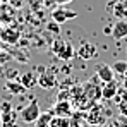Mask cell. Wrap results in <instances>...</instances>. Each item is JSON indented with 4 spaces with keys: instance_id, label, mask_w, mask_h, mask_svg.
I'll use <instances>...</instances> for the list:
<instances>
[{
    "instance_id": "27",
    "label": "cell",
    "mask_w": 127,
    "mask_h": 127,
    "mask_svg": "<svg viewBox=\"0 0 127 127\" xmlns=\"http://www.w3.org/2000/svg\"><path fill=\"white\" fill-rule=\"evenodd\" d=\"M124 89L127 91V77H126V81H124Z\"/></svg>"
},
{
    "instance_id": "8",
    "label": "cell",
    "mask_w": 127,
    "mask_h": 127,
    "mask_svg": "<svg viewBox=\"0 0 127 127\" xmlns=\"http://www.w3.org/2000/svg\"><path fill=\"white\" fill-rule=\"evenodd\" d=\"M96 77H98L101 83H110V81H113L115 72H113L112 65H108V64H100V65L96 67Z\"/></svg>"
},
{
    "instance_id": "14",
    "label": "cell",
    "mask_w": 127,
    "mask_h": 127,
    "mask_svg": "<svg viewBox=\"0 0 127 127\" xmlns=\"http://www.w3.org/2000/svg\"><path fill=\"white\" fill-rule=\"evenodd\" d=\"M2 40L5 43H17L19 41V31L16 28H5L2 31Z\"/></svg>"
},
{
    "instance_id": "28",
    "label": "cell",
    "mask_w": 127,
    "mask_h": 127,
    "mask_svg": "<svg viewBox=\"0 0 127 127\" xmlns=\"http://www.w3.org/2000/svg\"><path fill=\"white\" fill-rule=\"evenodd\" d=\"M48 127H50V126H48Z\"/></svg>"
},
{
    "instance_id": "23",
    "label": "cell",
    "mask_w": 127,
    "mask_h": 127,
    "mask_svg": "<svg viewBox=\"0 0 127 127\" xmlns=\"http://www.w3.org/2000/svg\"><path fill=\"white\" fill-rule=\"evenodd\" d=\"M103 127H120V126H119L117 119H113V120H106L105 124H103Z\"/></svg>"
},
{
    "instance_id": "25",
    "label": "cell",
    "mask_w": 127,
    "mask_h": 127,
    "mask_svg": "<svg viewBox=\"0 0 127 127\" xmlns=\"http://www.w3.org/2000/svg\"><path fill=\"white\" fill-rule=\"evenodd\" d=\"M48 29H52L53 33H59V24L57 22H52V24H48Z\"/></svg>"
},
{
    "instance_id": "21",
    "label": "cell",
    "mask_w": 127,
    "mask_h": 127,
    "mask_svg": "<svg viewBox=\"0 0 127 127\" xmlns=\"http://www.w3.org/2000/svg\"><path fill=\"white\" fill-rule=\"evenodd\" d=\"M117 122H119V126L120 127H127V115H119V119H117Z\"/></svg>"
},
{
    "instance_id": "11",
    "label": "cell",
    "mask_w": 127,
    "mask_h": 127,
    "mask_svg": "<svg viewBox=\"0 0 127 127\" xmlns=\"http://www.w3.org/2000/svg\"><path fill=\"white\" fill-rule=\"evenodd\" d=\"M112 36H113L115 41L127 38V21L126 19H119V21L113 24V28H112Z\"/></svg>"
},
{
    "instance_id": "13",
    "label": "cell",
    "mask_w": 127,
    "mask_h": 127,
    "mask_svg": "<svg viewBox=\"0 0 127 127\" xmlns=\"http://www.w3.org/2000/svg\"><path fill=\"white\" fill-rule=\"evenodd\" d=\"M19 81L22 83V86H24L26 89H31V88H34V86L38 84V76H36V72L28 70V72H24V74L21 76Z\"/></svg>"
},
{
    "instance_id": "9",
    "label": "cell",
    "mask_w": 127,
    "mask_h": 127,
    "mask_svg": "<svg viewBox=\"0 0 127 127\" xmlns=\"http://www.w3.org/2000/svg\"><path fill=\"white\" fill-rule=\"evenodd\" d=\"M53 115H59V117H72V103L69 100H64V101H57L53 105V110H52Z\"/></svg>"
},
{
    "instance_id": "12",
    "label": "cell",
    "mask_w": 127,
    "mask_h": 127,
    "mask_svg": "<svg viewBox=\"0 0 127 127\" xmlns=\"http://www.w3.org/2000/svg\"><path fill=\"white\" fill-rule=\"evenodd\" d=\"M117 95H119V84L115 81L103 83V86H101V98L103 100H113Z\"/></svg>"
},
{
    "instance_id": "19",
    "label": "cell",
    "mask_w": 127,
    "mask_h": 127,
    "mask_svg": "<svg viewBox=\"0 0 127 127\" xmlns=\"http://www.w3.org/2000/svg\"><path fill=\"white\" fill-rule=\"evenodd\" d=\"M112 69H113V72H117V74H127V62L119 60V62H115L112 65Z\"/></svg>"
},
{
    "instance_id": "4",
    "label": "cell",
    "mask_w": 127,
    "mask_h": 127,
    "mask_svg": "<svg viewBox=\"0 0 127 127\" xmlns=\"http://www.w3.org/2000/svg\"><path fill=\"white\" fill-rule=\"evenodd\" d=\"M86 119H88V124H93V126H103V124L106 122L105 110H103V108H100V106L95 103V105L89 108V112H88Z\"/></svg>"
},
{
    "instance_id": "5",
    "label": "cell",
    "mask_w": 127,
    "mask_h": 127,
    "mask_svg": "<svg viewBox=\"0 0 127 127\" xmlns=\"http://www.w3.org/2000/svg\"><path fill=\"white\" fill-rule=\"evenodd\" d=\"M38 86H41L43 89H52V88H55V86H57L55 72H52V70H45V67H40Z\"/></svg>"
},
{
    "instance_id": "17",
    "label": "cell",
    "mask_w": 127,
    "mask_h": 127,
    "mask_svg": "<svg viewBox=\"0 0 127 127\" xmlns=\"http://www.w3.org/2000/svg\"><path fill=\"white\" fill-rule=\"evenodd\" d=\"M69 126H70V119H69V117L53 115L52 120H50V127H69Z\"/></svg>"
},
{
    "instance_id": "10",
    "label": "cell",
    "mask_w": 127,
    "mask_h": 127,
    "mask_svg": "<svg viewBox=\"0 0 127 127\" xmlns=\"http://www.w3.org/2000/svg\"><path fill=\"white\" fill-rule=\"evenodd\" d=\"M77 55L83 59V60H91L98 55V50L93 43H83L79 48H77Z\"/></svg>"
},
{
    "instance_id": "3",
    "label": "cell",
    "mask_w": 127,
    "mask_h": 127,
    "mask_svg": "<svg viewBox=\"0 0 127 127\" xmlns=\"http://www.w3.org/2000/svg\"><path fill=\"white\" fill-rule=\"evenodd\" d=\"M53 53L60 59V60H70L74 57V46L69 41H62V40H57L53 43Z\"/></svg>"
},
{
    "instance_id": "22",
    "label": "cell",
    "mask_w": 127,
    "mask_h": 127,
    "mask_svg": "<svg viewBox=\"0 0 127 127\" xmlns=\"http://www.w3.org/2000/svg\"><path fill=\"white\" fill-rule=\"evenodd\" d=\"M119 110L122 115H127V101H120L119 103Z\"/></svg>"
},
{
    "instance_id": "1",
    "label": "cell",
    "mask_w": 127,
    "mask_h": 127,
    "mask_svg": "<svg viewBox=\"0 0 127 127\" xmlns=\"http://www.w3.org/2000/svg\"><path fill=\"white\" fill-rule=\"evenodd\" d=\"M16 119H17V113L12 110V105L9 101H3L0 105V122H2V127H14L16 126Z\"/></svg>"
},
{
    "instance_id": "6",
    "label": "cell",
    "mask_w": 127,
    "mask_h": 127,
    "mask_svg": "<svg viewBox=\"0 0 127 127\" xmlns=\"http://www.w3.org/2000/svg\"><path fill=\"white\" fill-rule=\"evenodd\" d=\"M84 96L91 101V103H96L98 100H101V86L93 83V81H88L84 83Z\"/></svg>"
},
{
    "instance_id": "15",
    "label": "cell",
    "mask_w": 127,
    "mask_h": 127,
    "mask_svg": "<svg viewBox=\"0 0 127 127\" xmlns=\"http://www.w3.org/2000/svg\"><path fill=\"white\" fill-rule=\"evenodd\" d=\"M5 89H7L10 95H22V93L26 91V88L22 86L21 81H12V79H9V81L5 83Z\"/></svg>"
},
{
    "instance_id": "16",
    "label": "cell",
    "mask_w": 127,
    "mask_h": 127,
    "mask_svg": "<svg viewBox=\"0 0 127 127\" xmlns=\"http://www.w3.org/2000/svg\"><path fill=\"white\" fill-rule=\"evenodd\" d=\"M113 14L119 19H127V0H117L113 7Z\"/></svg>"
},
{
    "instance_id": "24",
    "label": "cell",
    "mask_w": 127,
    "mask_h": 127,
    "mask_svg": "<svg viewBox=\"0 0 127 127\" xmlns=\"http://www.w3.org/2000/svg\"><path fill=\"white\" fill-rule=\"evenodd\" d=\"M69 127H81V124H79V119H77V115L70 119V126H69Z\"/></svg>"
},
{
    "instance_id": "18",
    "label": "cell",
    "mask_w": 127,
    "mask_h": 127,
    "mask_svg": "<svg viewBox=\"0 0 127 127\" xmlns=\"http://www.w3.org/2000/svg\"><path fill=\"white\" fill-rule=\"evenodd\" d=\"M53 113L52 112H46V113H40V117L36 119V124L34 127H48L50 126V120H52Z\"/></svg>"
},
{
    "instance_id": "26",
    "label": "cell",
    "mask_w": 127,
    "mask_h": 127,
    "mask_svg": "<svg viewBox=\"0 0 127 127\" xmlns=\"http://www.w3.org/2000/svg\"><path fill=\"white\" fill-rule=\"evenodd\" d=\"M57 3H60V5H67V3H70V2H74V0H55Z\"/></svg>"
},
{
    "instance_id": "2",
    "label": "cell",
    "mask_w": 127,
    "mask_h": 127,
    "mask_svg": "<svg viewBox=\"0 0 127 127\" xmlns=\"http://www.w3.org/2000/svg\"><path fill=\"white\" fill-rule=\"evenodd\" d=\"M40 113H41V112H40V105H38V101H36V100H31V101L21 110L19 117L22 119V122L31 124V122H36V119L40 117Z\"/></svg>"
},
{
    "instance_id": "7",
    "label": "cell",
    "mask_w": 127,
    "mask_h": 127,
    "mask_svg": "<svg viewBox=\"0 0 127 127\" xmlns=\"http://www.w3.org/2000/svg\"><path fill=\"white\" fill-rule=\"evenodd\" d=\"M77 17V12H74V10H69V9H55L53 12H52V19L53 22H57V24H64L65 21H69V19H76Z\"/></svg>"
},
{
    "instance_id": "20",
    "label": "cell",
    "mask_w": 127,
    "mask_h": 127,
    "mask_svg": "<svg viewBox=\"0 0 127 127\" xmlns=\"http://www.w3.org/2000/svg\"><path fill=\"white\" fill-rule=\"evenodd\" d=\"M70 98V91H60L57 95V101H64V100H69Z\"/></svg>"
}]
</instances>
